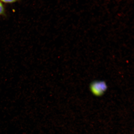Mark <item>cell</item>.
Here are the masks:
<instances>
[{"mask_svg": "<svg viewBox=\"0 0 134 134\" xmlns=\"http://www.w3.org/2000/svg\"><path fill=\"white\" fill-rule=\"evenodd\" d=\"M90 88L93 94L99 96L104 93L107 90V86L104 82L97 81L92 83Z\"/></svg>", "mask_w": 134, "mask_h": 134, "instance_id": "obj_1", "label": "cell"}, {"mask_svg": "<svg viewBox=\"0 0 134 134\" xmlns=\"http://www.w3.org/2000/svg\"><path fill=\"white\" fill-rule=\"evenodd\" d=\"M7 15L6 9L4 4L0 1V16L6 17Z\"/></svg>", "mask_w": 134, "mask_h": 134, "instance_id": "obj_2", "label": "cell"}, {"mask_svg": "<svg viewBox=\"0 0 134 134\" xmlns=\"http://www.w3.org/2000/svg\"><path fill=\"white\" fill-rule=\"evenodd\" d=\"M21 1V0H0L3 4H12Z\"/></svg>", "mask_w": 134, "mask_h": 134, "instance_id": "obj_3", "label": "cell"}]
</instances>
